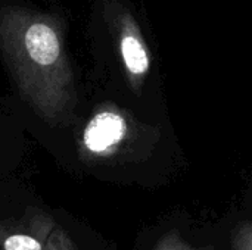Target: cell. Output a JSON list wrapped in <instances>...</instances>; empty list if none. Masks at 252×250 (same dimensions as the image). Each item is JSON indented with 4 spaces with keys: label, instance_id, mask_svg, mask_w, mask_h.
Segmentation results:
<instances>
[{
    "label": "cell",
    "instance_id": "cell-1",
    "mask_svg": "<svg viewBox=\"0 0 252 250\" xmlns=\"http://www.w3.org/2000/svg\"><path fill=\"white\" fill-rule=\"evenodd\" d=\"M10 37L7 46L24 84L69 83L61 37L46 18H28Z\"/></svg>",
    "mask_w": 252,
    "mask_h": 250
},
{
    "label": "cell",
    "instance_id": "cell-2",
    "mask_svg": "<svg viewBox=\"0 0 252 250\" xmlns=\"http://www.w3.org/2000/svg\"><path fill=\"white\" fill-rule=\"evenodd\" d=\"M1 250H72L63 230L43 211L28 209L19 220L0 221Z\"/></svg>",
    "mask_w": 252,
    "mask_h": 250
},
{
    "label": "cell",
    "instance_id": "cell-3",
    "mask_svg": "<svg viewBox=\"0 0 252 250\" xmlns=\"http://www.w3.org/2000/svg\"><path fill=\"white\" fill-rule=\"evenodd\" d=\"M117 44L121 62L131 85L139 90L151 72V52L140 27L130 10L121 9L117 15Z\"/></svg>",
    "mask_w": 252,
    "mask_h": 250
},
{
    "label": "cell",
    "instance_id": "cell-4",
    "mask_svg": "<svg viewBox=\"0 0 252 250\" xmlns=\"http://www.w3.org/2000/svg\"><path fill=\"white\" fill-rule=\"evenodd\" d=\"M130 139V124L127 118L114 109L97 112L86 125L83 146L96 156H111L117 153Z\"/></svg>",
    "mask_w": 252,
    "mask_h": 250
},
{
    "label": "cell",
    "instance_id": "cell-5",
    "mask_svg": "<svg viewBox=\"0 0 252 250\" xmlns=\"http://www.w3.org/2000/svg\"><path fill=\"white\" fill-rule=\"evenodd\" d=\"M152 250H219L213 246H205V248H196L190 245L188 240H185L179 233L170 231L165 233L154 246Z\"/></svg>",
    "mask_w": 252,
    "mask_h": 250
},
{
    "label": "cell",
    "instance_id": "cell-6",
    "mask_svg": "<svg viewBox=\"0 0 252 250\" xmlns=\"http://www.w3.org/2000/svg\"><path fill=\"white\" fill-rule=\"evenodd\" d=\"M232 249L252 250V222L239 225L232 234Z\"/></svg>",
    "mask_w": 252,
    "mask_h": 250
}]
</instances>
